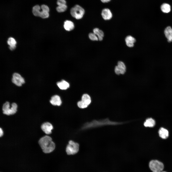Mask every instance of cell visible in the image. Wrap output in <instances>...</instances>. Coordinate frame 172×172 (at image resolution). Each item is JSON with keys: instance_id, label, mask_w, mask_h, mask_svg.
I'll return each instance as SVG.
<instances>
[{"instance_id": "obj_1", "label": "cell", "mask_w": 172, "mask_h": 172, "mask_svg": "<svg viewBox=\"0 0 172 172\" xmlns=\"http://www.w3.org/2000/svg\"><path fill=\"white\" fill-rule=\"evenodd\" d=\"M39 144L43 152L49 153L53 151L55 148V145L51 137L46 135L41 138L38 141Z\"/></svg>"}, {"instance_id": "obj_2", "label": "cell", "mask_w": 172, "mask_h": 172, "mask_svg": "<svg viewBox=\"0 0 172 172\" xmlns=\"http://www.w3.org/2000/svg\"><path fill=\"white\" fill-rule=\"evenodd\" d=\"M116 124L117 123L111 122L108 120L107 119L101 120H94L91 122L86 123L82 127V129H86L104 125Z\"/></svg>"}, {"instance_id": "obj_3", "label": "cell", "mask_w": 172, "mask_h": 172, "mask_svg": "<svg viewBox=\"0 0 172 172\" xmlns=\"http://www.w3.org/2000/svg\"><path fill=\"white\" fill-rule=\"evenodd\" d=\"M70 13L71 16L77 19L82 18L85 13L84 9L78 5H76L70 9Z\"/></svg>"}, {"instance_id": "obj_4", "label": "cell", "mask_w": 172, "mask_h": 172, "mask_svg": "<svg viewBox=\"0 0 172 172\" xmlns=\"http://www.w3.org/2000/svg\"><path fill=\"white\" fill-rule=\"evenodd\" d=\"M10 108L9 103L8 102H6L3 105L2 110L3 113L7 115H10L15 114L17 111V105L15 103H13L11 105Z\"/></svg>"}, {"instance_id": "obj_5", "label": "cell", "mask_w": 172, "mask_h": 172, "mask_svg": "<svg viewBox=\"0 0 172 172\" xmlns=\"http://www.w3.org/2000/svg\"><path fill=\"white\" fill-rule=\"evenodd\" d=\"M149 165L150 169L153 172H161L164 168L163 163L156 160L150 161Z\"/></svg>"}, {"instance_id": "obj_6", "label": "cell", "mask_w": 172, "mask_h": 172, "mask_svg": "<svg viewBox=\"0 0 172 172\" xmlns=\"http://www.w3.org/2000/svg\"><path fill=\"white\" fill-rule=\"evenodd\" d=\"M79 145L77 143L71 140L69 141L66 149L67 153L69 155L76 153L79 150Z\"/></svg>"}, {"instance_id": "obj_7", "label": "cell", "mask_w": 172, "mask_h": 172, "mask_svg": "<svg viewBox=\"0 0 172 172\" xmlns=\"http://www.w3.org/2000/svg\"><path fill=\"white\" fill-rule=\"evenodd\" d=\"M91 102V99L90 96L87 94H84L82 96L81 101H79L77 104L79 108H84L87 107Z\"/></svg>"}, {"instance_id": "obj_8", "label": "cell", "mask_w": 172, "mask_h": 172, "mask_svg": "<svg viewBox=\"0 0 172 172\" xmlns=\"http://www.w3.org/2000/svg\"><path fill=\"white\" fill-rule=\"evenodd\" d=\"M12 81L13 83L18 86H21L25 82L23 77L20 74L16 73L13 74Z\"/></svg>"}, {"instance_id": "obj_9", "label": "cell", "mask_w": 172, "mask_h": 172, "mask_svg": "<svg viewBox=\"0 0 172 172\" xmlns=\"http://www.w3.org/2000/svg\"><path fill=\"white\" fill-rule=\"evenodd\" d=\"M126 68L124 63L122 61H119L117 65L115 68V72L117 75L124 74L126 71Z\"/></svg>"}, {"instance_id": "obj_10", "label": "cell", "mask_w": 172, "mask_h": 172, "mask_svg": "<svg viewBox=\"0 0 172 172\" xmlns=\"http://www.w3.org/2000/svg\"><path fill=\"white\" fill-rule=\"evenodd\" d=\"M42 130L46 134H49L51 133L52 130L53 129L52 124L48 122H46L43 123L41 126Z\"/></svg>"}, {"instance_id": "obj_11", "label": "cell", "mask_w": 172, "mask_h": 172, "mask_svg": "<svg viewBox=\"0 0 172 172\" xmlns=\"http://www.w3.org/2000/svg\"><path fill=\"white\" fill-rule=\"evenodd\" d=\"M101 15L103 18L105 20L111 19L112 17V14L110 10L108 8H105L102 10Z\"/></svg>"}, {"instance_id": "obj_12", "label": "cell", "mask_w": 172, "mask_h": 172, "mask_svg": "<svg viewBox=\"0 0 172 172\" xmlns=\"http://www.w3.org/2000/svg\"><path fill=\"white\" fill-rule=\"evenodd\" d=\"M50 101L52 105L54 106H60L62 103L60 97L57 95H55L52 96Z\"/></svg>"}, {"instance_id": "obj_13", "label": "cell", "mask_w": 172, "mask_h": 172, "mask_svg": "<svg viewBox=\"0 0 172 172\" xmlns=\"http://www.w3.org/2000/svg\"><path fill=\"white\" fill-rule=\"evenodd\" d=\"M164 33L168 41L172 42V28L171 27L168 26L165 29Z\"/></svg>"}, {"instance_id": "obj_14", "label": "cell", "mask_w": 172, "mask_h": 172, "mask_svg": "<svg viewBox=\"0 0 172 172\" xmlns=\"http://www.w3.org/2000/svg\"><path fill=\"white\" fill-rule=\"evenodd\" d=\"M125 41L126 45L129 47H132L134 46V43L135 42V38L130 35L127 36L125 38Z\"/></svg>"}, {"instance_id": "obj_15", "label": "cell", "mask_w": 172, "mask_h": 172, "mask_svg": "<svg viewBox=\"0 0 172 172\" xmlns=\"http://www.w3.org/2000/svg\"><path fill=\"white\" fill-rule=\"evenodd\" d=\"M64 26L65 29L68 31L72 30L74 28L73 23L72 21L69 20H66L64 22Z\"/></svg>"}, {"instance_id": "obj_16", "label": "cell", "mask_w": 172, "mask_h": 172, "mask_svg": "<svg viewBox=\"0 0 172 172\" xmlns=\"http://www.w3.org/2000/svg\"><path fill=\"white\" fill-rule=\"evenodd\" d=\"M158 133L159 136L163 139H166L169 135L168 131L167 130L162 127L159 129Z\"/></svg>"}, {"instance_id": "obj_17", "label": "cell", "mask_w": 172, "mask_h": 172, "mask_svg": "<svg viewBox=\"0 0 172 172\" xmlns=\"http://www.w3.org/2000/svg\"><path fill=\"white\" fill-rule=\"evenodd\" d=\"M93 32L97 36L99 40L101 41L103 40L104 36V33L102 30L96 28L93 29Z\"/></svg>"}, {"instance_id": "obj_18", "label": "cell", "mask_w": 172, "mask_h": 172, "mask_svg": "<svg viewBox=\"0 0 172 172\" xmlns=\"http://www.w3.org/2000/svg\"><path fill=\"white\" fill-rule=\"evenodd\" d=\"M57 85L59 88L61 90H66L70 86L69 84L64 80L57 82Z\"/></svg>"}, {"instance_id": "obj_19", "label": "cell", "mask_w": 172, "mask_h": 172, "mask_svg": "<svg viewBox=\"0 0 172 172\" xmlns=\"http://www.w3.org/2000/svg\"><path fill=\"white\" fill-rule=\"evenodd\" d=\"M155 124V120L152 118L147 119L144 123L145 126L146 127H154Z\"/></svg>"}, {"instance_id": "obj_20", "label": "cell", "mask_w": 172, "mask_h": 172, "mask_svg": "<svg viewBox=\"0 0 172 172\" xmlns=\"http://www.w3.org/2000/svg\"><path fill=\"white\" fill-rule=\"evenodd\" d=\"M161 9L163 12L168 13L171 10V7L169 5L166 3H164L162 4L161 6Z\"/></svg>"}, {"instance_id": "obj_21", "label": "cell", "mask_w": 172, "mask_h": 172, "mask_svg": "<svg viewBox=\"0 0 172 172\" xmlns=\"http://www.w3.org/2000/svg\"><path fill=\"white\" fill-rule=\"evenodd\" d=\"M40 6L37 5L34 6L32 8V12L33 15L36 16H40L41 12Z\"/></svg>"}, {"instance_id": "obj_22", "label": "cell", "mask_w": 172, "mask_h": 172, "mask_svg": "<svg viewBox=\"0 0 172 172\" xmlns=\"http://www.w3.org/2000/svg\"><path fill=\"white\" fill-rule=\"evenodd\" d=\"M67 8V6L66 4L58 5L56 8V10L59 13L63 12L66 11Z\"/></svg>"}, {"instance_id": "obj_23", "label": "cell", "mask_w": 172, "mask_h": 172, "mask_svg": "<svg viewBox=\"0 0 172 172\" xmlns=\"http://www.w3.org/2000/svg\"><path fill=\"white\" fill-rule=\"evenodd\" d=\"M7 43L9 46L16 45V43L15 39L12 37H10L8 39Z\"/></svg>"}, {"instance_id": "obj_24", "label": "cell", "mask_w": 172, "mask_h": 172, "mask_svg": "<svg viewBox=\"0 0 172 172\" xmlns=\"http://www.w3.org/2000/svg\"><path fill=\"white\" fill-rule=\"evenodd\" d=\"M49 16V12L42 11H41L40 16L43 18H48Z\"/></svg>"}, {"instance_id": "obj_25", "label": "cell", "mask_w": 172, "mask_h": 172, "mask_svg": "<svg viewBox=\"0 0 172 172\" xmlns=\"http://www.w3.org/2000/svg\"><path fill=\"white\" fill-rule=\"evenodd\" d=\"M89 37L91 40L98 41L99 40L97 36L94 33H90L89 34Z\"/></svg>"}, {"instance_id": "obj_26", "label": "cell", "mask_w": 172, "mask_h": 172, "mask_svg": "<svg viewBox=\"0 0 172 172\" xmlns=\"http://www.w3.org/2000/svg\"><path fill=\"white\" fill-rule=\"evenodd\" d=\"M41 8L42 11L49 12V9L47 5H42L41 6Z\"/></svg>"}, {"instance_id": "obj_27", "label": "cell", "mask_w": 172, "mask_h": 172, "mask_svg": "<svg viewBox=\"0 0 172 172\" xmlns=\"http://www.w3.org/2000/svg\"><path fill=\"white\" fill-rule=\"evenodd\" d=\"M57 4L58 5L66 4V1L65 0H57Z\"/></svg>"}, {"instance_id": "obj_28", "label": "cell", "mask_w": 172, "mask_h": 172, "mask_svg": "<svg viewBox=\"0 0 172 172\" xmlns=\"http://www.w3.org/2000/svg\"><path fill=\"white\" fill-rule=\"evenodd\" d=\"M16 48V45L10 46L9 47V49L11 50H14L15 48Z\"/></svg>"}, {"instance_id": "obj_29", "label": "cell", "mask_w": 172, "mask_h": 172, "mask_svg": "<svg viewBox=\"0 0 172 172\" xmlns=\"http://www.w3.org/2000/svg\"><path fill=\"white\" fill-rule=\"evenodd\" d=\"M3 134V132L2 129L0 128V137L2 136Z\"/></svg>"}, {"instance_id": "obj_30", "label": "cell", "mask_w": 172, "mask_h": 172, "mask_svg": "<svg viewBox=\"0 0 172 172\" xmlns=\"http://www.w3.org/2000/svg\"><path fill=\"white\" fill-rule=\"evenodd\" d=\"M111 0H101V1L103 3H106L109 1Z\"/></svg>"}, {"instance_id": "obj_31", "label": "cell", "mask_w": 172, "mask_h": 172, "mask_svg": "<svg viewBox=\"0 0 172 172\" xmlns=\"http://www.w3.org/2000/svg\"><path fill=\"white\" fill-rule=\"evenodd\" d=\"M161 172H166L165 171H162Z\"/></svg>"}]
</instances>
